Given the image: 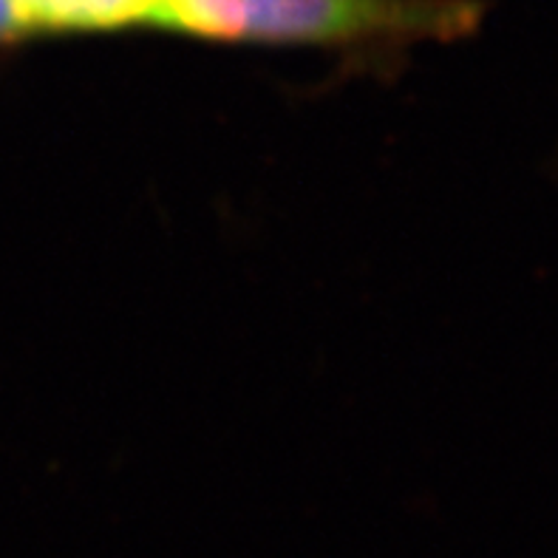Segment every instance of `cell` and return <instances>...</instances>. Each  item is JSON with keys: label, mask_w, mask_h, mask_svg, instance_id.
Instances as JSON below:
<instances>
[{"label": "cell", "mask_w": 558, "mask_h": 558, "mask_svg": "<svg viewBox=\"0 0 558 558\" xmlns=\"http://www.w3.org/2000/svg\"><path fill=\"white\" fill-rule=\"evenodd\" d=\"M482 14L480 0H156L148 23L230 43L405 46L471 35Z\"/></svg>", "instance_id": "6da1fadb"}, {"label": "cell", "mask_w": 558, "mask_h": 558, "mask_svg": "<svg viewBox=\"0 0 558 558\" xmlns=\"http://www.w3.org/2000/svg\"><path fill=\"white\" fill-rule=\"evenodd\" d=\"M23 32H111L148 23L156 0H7Z\"/></svg>", "instance_id": "7a4b0ae2"}, {"label": "cell", "mask_w": 558, "mask_h": 558, "mask_svg": "<svg viewBox=\"0 0 558 558\" xmlns=\"http://www.w3.org/2000/svg\"><path fill=\"white\" fill-rule=\"evenodd\" d=\"M23 28L14 17L12 7H9L7 0H0V40H14V37H21Z\"/></svg>", "instance_id": "3957f363"}]
</instances>
